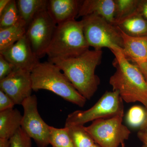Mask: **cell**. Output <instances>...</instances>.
Instances as JSON below:
<instances>
[{
  "mask_svg": "<svg viewBox=\"0 0 147 147\" xmlns=\"http://www.w3.org/2000/svg\"><path fill=\"white\" fill-rule=\"evenodd\" d=\"M102 50H88L74 57L49 59L63 72L79 93L90 100L97 91L100 79L95 69L101 62Z\"/></svg>",
  "mask_w": 147,
  "mask_h": 147,
  "instance_id": "1",
  "label": "cell"
},
{
  "mask_svg": "<svg viewBox=\"0 0 147 147\" xmlns=\"http://www.w3.org/2000/svg\"><path fill=\"white\" fill-rule=\"evenodd\" d=\"M115 56V73L109 83L113 91H117L127 103L141 102L147 109V81L139 67L127 59L121 51L112 52Z\"/></svg>",
  "mask_w": 147,
  "mask_h": 147,
  "instance_id": "2",
  "label": "cell"
},
{
  "mask_svg": "<svg viewBox=\"0 0 147 147\" xmlns=\"http://www.w3.org/2000/svg\"><path fill=\"white\" fill-rule=\"evenodd\" d=\"M60 69L48 61L38 64L31 72L33 90L53 92L66 101L84 107L87 99L78 92Z\"/></svg>",
  "mask_w": 147,
  "mask_h": 147,
  "instance_id": "3",
  "label": "cell"
},
{
  "mask_svg": "<svg viewBox=\"0 0 147 147\" xmlns=\"http://www.w3.org/2000/svg\"><path fill=\"white\" fill-rule=\"evenodd\" d=\"M84 35L82 20L57 25L46 51L49 59L77 57L89 50Z\"/></svg>",
  "mask_w": 147,
  "mask_h": 147,
  "instance_id": "4",
  "label": "cell"
},
{
  "mask_svg": "<svg viewBox=\"0 0 147 147\" xmlns=\"http://www.w3.org/2000/svg\"><path fill=\"white\" fill-rule=\"evenodd\" d=\"M84 35L89 46L96 50L108 48L123 53V40L117 27L97 15L82 17Z\"/></svg>",
  "mask_w": 147,
  "mask_h": 147,
  "instance_id": "5",
  "label": "cell"
},
{
  "mask_svg": "<svg viewBox=\"0 0 147 147\" xmlns=\"http://www.w3.org/2000/svg\"><path fill=\"white\" fill-rule=\"evenodd\" d=\"M123 100L118 91H106L90 109L76 110L67 116L65 124L84 125L99 119L123 116Z\"/></svg>",
  "mask_w": 147,
  "mask_h": 147,
  "instance_id": "6",
  "label": "cell"
},
{
  "mask_svg": "<svg viewBox=\"0 0 147 147\" xmlns=\"http://www.w3.org/2000/svg\"><path fill=\"white\" fill-rule=\"evenodd\" d=\"M123 116L99 119L85 127L95 144L100 147H119L127 140L131 131L123 124Z\"/></svg>",
  "mask_w": 147,
  "mask_h": 147,
  "instance_id": "7",
  "label": "cell"
},
{
  "mask_svg": "<svg viewBox=\"0 0 147 147\" xmlns=\"http://www.w3.org/2000/svg\"><path fill=\"white\" fill-rule=\"evenodd\" d=\"M21 105L24 108L21 128L38 147H47L50 144V126L40 115L36 96H31Z\"/></svg>",
  "mask_w": 147,
  "mask_h": 147,
  "instance_id": "8",
  "label": "cell"
},
{
  "mask_svg": "<svg viewBox=\"0 0 147 147\" xmlns=\"http://www.w3.org/2000/svg\"><path fill=\"white\" fill-rule=\"evenodd\" d=\"M57 26L45 10L38 13L27 27L26 36L34 53L39 59L46 55Z\"/></svg>",
  "mask_w": 147,
  "mask_h": 147,
  "instance_id": "9",
  "label": "cell"
},
{
  "mask_svg": "<svg viewBox=\"0 0 147 147\" xmlns=\"http://www.w3.org/2000/svg\"><path fill=\"white\" fill-rule=\"evenodd\" d=\"M0 90L9 96L15 105H21L32 95L31 71L14 69L9 75L0 80Z\"/></svg>",
  "mask_w": 147,
  "mask_h": 147,
  "instance_id": "10",
  "label": "cell"
},
{
  "mask_svg": "<svg viewBox=\"0 0 147 147\" xmlns=\"http://www.w3.org/2000/svg\"><path fill=\"white\" fill-rule=\"evenodd\" d=\"M0 54L15 68L31 72L40 62L39 59L34 53L26 34L13 45L1 51Z\"/></svg>",
  "mask_w": 147,
  "mask_h": 147,
  "instance_id": "11",
  "label": "cell"
},
{
  "mask_svg": "<svg viewBox=\"0 0 147 147\" xmlns=\"http://www.w3.org/2000/svg\"><path fill=\"white\" fill-rule=\"evenodd\" d=\"M117 27L122 38L123 55L139 67L147 81V36H129Z\"/></svg>",
  "mask_w": 147,
  "mask_h": 147,
  "instance_id": "12",
  "label": "cell"
},
{
  "mask_svg": "<svg viewBox=\"0 0 147 147\" xmlns=\"http://www.w3.org/2000/svg\"><path fill=\"white\" fill-rule=\"evenodd\" d=\"M82 1L49 0L47 10L57 26L75 20Z\"/></svg>",
  "mask_w": 147,
  "mask_h": 147,
  "instance_id": "13",
  "label": "cell"
},
{
  "mask_svg": "<svg viewBox=\"0 0 147 147\" xmlns=\"http://www.w3.org/2000/svg\"><path fill=\"white\" fill-rule=\"evenodd\" d=\"M115 0L82 1L77 18L97 15L115 25Z\"/></svg>",
  "mask_w": 147,
  "mask_h": 147,
  "instance_id": "14",
  "label": "cell"
},
{
  "mask_svg": "<svg viewBox=\"0 0 147 147\" xmlns=\"http://www.w3.org/2000/svg\"><path fill=\"white\" fill-rule=\"evenodd\" d=\"M22 118L17 109L0 112V139L9 140L21 127Z\"/></svg>",
  "mask_w": 147,
  "mask_h": 147,
  "instance_id": "15",
  "label": "cell"
},
{
  "mask_svg": "<svg viewBox=\"0 0 147 147\" xmlns=\"http://www.w3.org/2000/svg\"><path fill=\"white\" fill-rule=\"evenodd\" d=\"M115 26L129 36H147V21L137 11L121 20Z\"/></svg>",
  "mask_w": 147,
  "mask_h": 147,
  "instance_id": "16",
  "label": "cell"
},
{
  "mask_svg": "<svg viewBox=\"0 0 147 147\" xmlns=\"http://www.w3.org/2000/svg\"><path fill=\"white\" fill-rule=\"evenodd\" d=\"M20 18L27 27L40 13L47 10V0H17L16 1Z\"/></svg>",
  "mask_w": 147,
  "mask_h": 147,
  "instance_id": "17",
  "label": "cell"
},
{
  "mask_svg": "<svg viewBox=\"0 0 147 147\" xmlns=\"http://www.w3.org/2000/svg\"><path fill=\"white\" fill-rule=\"evenodd\" d=\"M26 30V25L21 19L13 26L0 28V52L13 45L25 36Z\"/></svg>",
  "mask_w": 147,
  "mask_h": 147,
  "instance_id": "18",
  "label": "cell"
},
{
  "mask_svg": "<svg viewBox=\"0 0 147 147\" xmlns=\"http://www.w3.org/2000/svg\"><path fill=\"white\" fill-rule=\"evenodd\" d=\"M74 147H92L95 144L84 125L65 124Z\"/></svg>",
  "mask_w": 147,
  "mask_h": 147,
  "instance_id": "19",
  "label": "cell"
},
{
  "mask_svg": "<svg viewBox=\"0 0 147 147\" xmlns=\"http://www.w3.org/2000/svg\"><path fill=\"white\" fill-rule=\"evenodd\" d=\"M50 144L52 147H74L68 129L50 127Z\"/></svg>",
  "mask_w": 147,
  "mask_h": 147,
  "instance_id": "20",
  "label": "cell"
},
{
  "mask_svg": "<svg viewBox=\"0 0 147 147\" xmlns=\"http://www.w3.org/2000/svg\"><path fill=\"white\" fill-rule=\"evenodd\" d=\"M21 19L16 1L10 0L2 12L0 13V28L13 26Z\"/></svg>",
  "mask_w": 147,
  "mask_h": 147,
  "instance_id": "21",
  "label": "cell"
},
{
  "mask_svg": "<svg viewBox=\"0 0 147 147\" xmlns=\"http://www.w3.org/2000/svg\"><path fill=\"white\" fill-rule=\"evenodd\" d=\"M115 25L137 11L139 0H115Z\"/></svg>",
  "mask_w": 147,
  "mask_h": 147,
  "instance_id": "22",
  "label": "cell"
},
{
  "mask_svg": "<svg viewBox=\"0 0 147 147\" xmlns=\"http://www.w3.org/2000/svg\"><path fill=\"white\" fill-rule=\"evenodd\" d=\"M146 116V110L139 105L131 107L127 112L126 117L127 122L133 127H140L144 123Z\"/></svg>",
  "mask_w": 147,
  "mask_h": 147,
  "instance_id": "23",
  "label": "cell"
},
{
  "mask_svg": "<svg viewBox=\"0 0 147 147\" xmlns=\"http://www.w3.org/2000/svg\"><path fill=\"white\" fill-rule=\"evenodd\" d=\"M10 147H32L31 139L20 127L9 139Z\"/></svg>",
  "mask_w": 147,
  "mask_h": 147,
  "instance_id": "24",
  "label": "cell"
},
{
  "mask_svg": "<svg viewBox=\"0 0 147 147\" xmlns=\"http://www.w3.org/2000/svg\"><path fill=\"white\" fill-rule=\"evenodd\" d=\"M15 68L12 64L0 54V80L9 75Z\"/></svg>",
  "mask_w": 147,
  "mask_h": 147,
  "instance_id": "25",
  "label": "cell"
},
{
  "mask_svg": "<svg viewBox=\"0 0 147 147\" xmlns=\"http://www.w3.org/2000/svg\"><path fill=\"white\" fill-rule=\"evenodd\" d=\"M15 103L11 98L0 90V112L12 109Z\"/></svg>",
  "mask_w": 147,
  "mask_h": 147,
  "instance_id": "26",
  "label": "cell"
},
{
  "mask_svg": "<svg viewBox=\"0 0 147 147\" xmlns=\"http://www.w3.org/2000/svg\"><path fill=\"white\" fill-rule=\"evenodd\" d=\"M137 11L147 21V0H139Z\"/></svg>",
  "mask_w": 147,
  "mask_h": 147,
  "instance_id": "27",
  "label": "cell"
},
{
  "mask_svg": "<svg viewBox=\"0 0 147 147\" xmlns=\"http://www.w3.org/2000/svg\"><path fill=\"white\" fill-rule=\"evenodd\" d=\"M137 136L143 144L142 147H147V131H139Z\"/></svg>",
  "mask_w": 147,
  "mask_h": 147,
  "instance_id": "28",
  "label": "cell"
},
{
  "mask_svg": "<svg viewBox=\"0 0 147 147\" xmlns=\"http://www.w3.org/2000/svg\"><path fill=\"white\" fill-rule=\"evenodd\" d=\"M10 1V0H0V13L2 12Z\"/></svg>",
  "mask_w": 147,
  "mask_h": 147,
  "instance_id": "29",
  "label": "cell"
},
{
  "mask_svg": "<svg viewBox=\"0 0 147 147\" xmlns=\"http://www.w3.org/2000/svg\"><path fill=\"white\" fill-rule=\"evenodd\" d=\"M0 147H10L9 140L0 139Z\"/></svg>",
  "mask_w": 147,
  "mask_h": 147,
  "instance_id": "30",
  "label": "cell"
},
{
  "mask_svg": "<svg viewBox=\"0 0 147 147\" xmlns=\"http://www.w3.org/2000/svg\"><path fill=\"white\" fill-rule=\"evenodd\" d=\"M139 131H147V109H146V116L144 123L140 127Z\"/></svg>",
  "mask_w": 147,
  "mask_h": 147,
  "instance_id": "31",
  "label": "cell"
},
{
  "mask_svg": "<svg viewBox=\"0 0 147 147\" xmlns=\"http://www.w3.org/2000/svg\"><path fill=\"white\" fill-rule=\"evenodd\" d=\"M92 147H100V146H98L97 144H95Z\"/></svg>",
  "mask_w": 147,
  "mask_h": 147,
  "instance_id": "32",
  "label": "cell"
},
{
  "mask_svg": "<svg viewBox=\"0 0 147 147\" xmlns=\"http://www.w3.org/2000/svg\"><path fill=\"white\" fill-rule=\"evenodd\" d=\"M121 147H125L124 143H122V144H121Z\"/></svg>",
  "mask_w": 147,
  "mask_h": 147,
  "instance_id": "33",
  "label": "cell"
}]
</instances>
